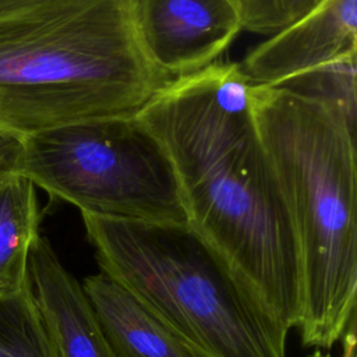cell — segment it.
I'll return each instance as SVG.
<instances>
[{"label":"cell","mask_w":357,"mask_h":357,"mask_svg":"<svg viewBox=\"0 0 357 357\" xmlns=\"http://www.w3.org/2000/svg\"><path fill=\"white\" fill-rule=\"evenodd\" d=\"M40 209L35 185L24 176L0 187V294L28 284V257L38 238Z\"/></svg>","instance_id":"cell-10"},{"label":"cell","mask_w":357,"mask_h":357,"mask_svg":"<svg viewBox=\"0 0 357 357\" xmlns=\"http://www.w3.org/2000/svg\"><path fill=\"white\" fill-rule=\"evenodd\" d=\"M24 141L21 137L0 128V187L22 176Z\"/></svg>","instance_id":"cell-14"},{"label":"cell","mask_w":357,"mask_h":357,"mask_svg":"<svg viewBox=\"0 0 357 357\" xmlns=\"http://www.w3.org/2000/svg\"><path fill=\"white\" fill-rule=\"evenodd\" d=\"M357 53V0H324L305 17L269 35L241 63L251 85L280 86Z\"/></svg>","instance_id":"cell-7"},{"label":"cell","mask_w":357,"mask_h":357,"mask_svg":"<svg viewBox=\"0 0 357 357\" xmlns=\"http://www.w3.org/2000/svg\"><path fill=\"white\" fill-rule=\"evenodd\" d=\"M117 357H198L135 294L100 271L82 282Z\"/></svg>","instance_id":"cell-9"},{"label":"cell","mask_w":357,"mask_h":357,"mask_svg":"<svg viewBox=\"0 0 357 357\" xmlns=\"http://www.w3.org/2000/svg\"><path fill=\"white\" fill-rule=\"evenodd\" d=\"M251 98L297 238L301 342L331 349L356 317V127L329 105L283 86L252 85Z\"/></svg>","instance_id":"cell-3"},{"label":"cell","mask_w":357,"mask_h":357,"mask_svg":"<svg viewBox=\"0 0 357 357\" xmlns=\"http://www.w3.org/2000/svg\"><path fill=\"white\" fill-rule=\"evenodd\" d=\"M237 8L243 29L273 35L305 17L324 0H230Z\"/></svg>","instance_id":"cell-13"},{"label":"cell","mask_w":357,"mask_h":357,"mask_svg":"<svg viewBox=\"0 0 357 357\" xmlns=\"http://www.w3.org/2000/svg\"><path fill=\"white\" fill-rule=\"evenodd\" d=\"M251 88L238 63L215 61L172 79L138 117L172 159L188 225L289 333L301 318L300 254Z\"/></svg>","instance_id":"cell-1"},{"label":"cell","mask_w":357,"mask_h":357,"mask_svg":"<svg viewBox=\"0 0 357 357\" xmlns=\"http://www.w3.org/2000/svg\"><path fill=\"white\" fill-rule=\"evenodd\" d=\"M0 357H59L29 284L0 294Z\"/></svg>","instance_id":"cell-11"},{"label":"cell","mask_w":357,"mask_h":357,"mask_svg":"<svg viewBox=\"0 0 357 357\" xmlns=\"http://www.w3.org/2000/svg\"><path fill=\"white\" fill-rule=\"evenodd\" d=\"M172 79L141 43L134 0H0L6 131L137 116Z\"/></svg>","instance_id":"cell-2"},{"label":"cell","mask_w":357,"mask_h":357,"mask_svg":"<svg viewBox=\"0 0 357 357\" xmlns=\"http://www.w3.org/2000/svg\"><path fill=\"white\" fill-rule=\"evenodd\" d=\"M311 357H331L328 353H324L321 349H317Z\"/></svg>","instance_id":"cell-15"},{"label":"cell","mask_w":357,"mask_h":357,"mask_svg":"<svg viewBox=\"0 0 357 357\" xmlns=\"http://www.w3.org/2000/svg\"><path fill=\"white\" fill-rule=\"evenodd\" d=\"M28 284L59 357H117L82 283L40 234L29 251Z\"/></svg>","instance_id":"cell-8"},{"label":"cell","mask_w":357,"mask_h":357,"mask_svg":"<svg viewBox=\"0 0 357 357\" xmlns=\"http://www.w3.org/2000/svg\"><path fill=\"white\" fill-rule=\"evenodd\" d=\"M22 141V176L81 215L188 223L172 159L138 114L61 126Z\"/></svg>","instance_id":"cell-5"},{"label":"cell","mask_w":357,"mask_h":357,"mask_svg":"<svg viewBox=\"0 0 357 357\" xmlns=\"http://www.w3.org/2000/svg\"><path fill=\"white\" fill-rule=\"evenodd\" d=\"M82 220L100 271L198 357H284L287 333L188 223Z\"/></svg>","instance_id":"cell-4"},{"label":"cell","mask_w":357,"mask_h":357,"mask_svg":"<svg viewBox=\"0 0 357 357\" xmlns=\"http://www.w3.org/2000/svg\"><path fill=\"white\" fill-rule=\"evenodd\" d=\"M356 57H347L280 86L329 105L356 127Z\"/></svg>","instance_id":"cell-12"},{"label":"cell","mask_w":357,"mask_h":357,"mask_svg":"<svg viewBox=\"0 0 357 357\" xmlns=\"http://www.w3.org/2000/svg\"><path fill=\"white\" fill-rule=\"evenodd\" d=\"M134 13L146 54L174 78L215 63L243 29L230 0H134Z\"/></svg>","instance_id":"cell-6"}]
</instances>
